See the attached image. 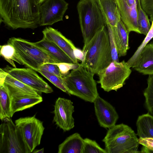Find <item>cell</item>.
<instances>
[{
    "label": "cell",
    "instance_id": "cell-1",
    "mask_svg": "<svg viewBox=\"0 0 153 153\" xmlns=\"http://www.w3.org/2000/svg\"><path fill=\"white\" fill-rule=\"evenodd\" d=\"M40 5L35 0H0L1 20L13 29L39 26Z\"/></svg>",
    "mask_w": 153,
    "mask_h": 153
},
{
    "label": "cell",
    "instance_id": "cell-2",
    "mask_svg": "<svg viewBox=\"0 0 153 153\" xmlns=\"http://www.w3.org/2000/svg\"><path fill=\"white\" fill-rule=\"evenodd\" d=\"M85 54L83 65L97 74L107 67L112 61L108 30L103 27L90 41L83 47Z\"/></svg>",
    "mask_w": 153,
    "mask_h": 153
},
{
    "label": "cell",
    "instance_id": "cell-3",
    "mask_svg": "<svg viewBox=\"0 0 153 153\" xmlns=\"http://www.w3.org/2000/svg\"><path fill=\"white\" fill-rule=\"evenodd\" d=\"M94 74L80 63L62 79L67 92L85 101L94 103L98 96Z\"/></svg>",
    "mask_w": 153,
    "mask_h": 153
},
{
    "label": "cell",
    "instance_id": "cell-4",
    "mask_svg": "<svg viewBox=\"0 0 153 153\" xmlns=\"http://www.w3.org/2000/svg\"><path fill=\"white\" fill-rule=\"evenodd\" d=\"M77 8L84 46L106 26V22L97 0H80Z\"/></svg>",
    "mask_w": 153,
    "mask_h": 153
},
{
    "label": "cell",
    "instance_id": "cell-5",
    "mask_svg": "<svg viewBox=\"0 0 153 153\" xmlns=\"http://www.w3.org/2000/svg\"><path fill=\"white\" fill-rule=\"evenodd\" d=\"M107 153H137L140 144L137 134L128 125L121 123L109 128L102 140Z\"/></svg>",
    "mask_w": 153,
    "mask_h": 153
},
{
    "label": "cell",
    "instance_id": "cell-6",
    "mask_svg": "<svg viewBox=\"0 0 153 153\" xmlns=\"http://www.w3.org/2000/svg\"><path fill=\"white\" fill-rule=\"evenodd\" d=\"M7 43L14 47L25 65L35 71H38L41 66L46 63H58L45 51L26 40L12 37Z\"/></svg>",
    "mask_w": 153,
    "mask_h": 153
},
{
    "label": "cell",
    "instance_id": "cell-7",
    "mask_svg": "<svg viewBox=\"0 0 153 153\" xmlns=\"http://www.w3.org/2000/svg\"><path fill=\"white\" fill-rule=\"evenodd\" d=\"M0 125V153H30L20 130L11 118Z\"/></svg>",
    "mask_w": 153,
    "mask_h": 153
},
{
    "label": "cell",
    "instance_id": "cell-8",
    "mask_svg": "<svg viewBox=\"0 0 153 153\" xmlns=\"http://www.w3.org/2000/svg\"><path fill=\"white\" fill-rule=\"evenodd\" d=\"M130 68L124 60L112 61L106 68L99 71L98 83L105 91H117L122 87L131 72Z\"/></svg>",
    "mask_w": 153,
    "mask_h": 153
},
{
    "label": "cell",
    "instance_id": "cell-9",
    "mask_svg": "<svg viewBox=\"0 0 153 153\" xmlns=\"http://www.w3.org/2000/svg\"><path fill=\"white\" fill-rule=\"evenodd\" d=\"M15 123L20 130L30 153H32L41 143L45 128L43 123L36 117H20Z\"/></svg>",
    "mask_w": 153,
    "mask_h": 153
},
{
    "label": "cell",
    "instance_id": "cell-10",
    "mask_svg": "<svg viewBox=\"0 0 153 153\" xmlns=\"http://www.w3.org/2000/svg\"><path fill=\"white\" fill-rule=\"evenodd\" d=\"M3 69L13 78L38 92L49 94L53 92L51 87L30 68H17L7 65Z\"/></svg>",
    "mask_w": 153,
    "mask_h": 153
},
{
    "label": "cell",
    "instance_id": "cell-11",
    "mask_svg": "<svg viewBox=\"0 0 153 153\" xmlns=\"http://www.w3.org/2000/svg\"><path fill=\"white\" fill-rule=\"evenodd\" d=\"M68 6L65 0H45L40 5L39 26L51 25L63 21Z\"/></svg>",
    "mask_w": 153,
    "mask_h": 153
},
{
    "label": "cell",
    "instance_id": "cell-12",
    "mask_svg": "<svg viewBox=\"0 0 153 153\" xmlns=\"http://www.w3.org/2000/svg\"><path fill=\"white\" fill-rule=\"evenodd\" d=\"M54 107L53 121L57 126L65 132L73 128L74 127V120L73 116L74 106L71 100L59 97Z\"/></svg>",
    "mask_w": 153,
    "mask_h": 153
},
{
    "label": "cell",
    "instance_id": "cell-13",
    "mask_svg": "<svg viewBox=\"0 0 153 153\" xmlns=\"http://www.w3.org/2000/svg\"><path fill=\"white\" fill-rule=\"evenodd\" d=\"M94 103L95 115L100 125L108 128L115 125L119 116L115 108L99 96Z\"/></svg>",
    "mask_w": 153,
    "mask_h": 153
},
{
    "label": "cell",
    "instance_id": "cell-14",
    "mask_svg": "<svg viewBox=\"0 0 153 153\" xmlns=\"http://www.w3.org/2000/svg\"><path fill=\"white\" fill-rule=\"evenodd\" d=\"M117 3L121 19L128 31L140 34L137 23L138 0H114Z\"/></svg>",
    "mask_w": 153,
    "mask_h": 153
},
{
    "label": "cell",
    "instance_id": "cell-15",
    "mask_svg": "<svg viewBox=\"0 0 153 153\" xmlns=\"http://www.w3.org/2000/svg\"><path fill=\"white\" fill-rule=\"evenodd\" d=\"M43 37L56 44L71 58L74 63L79 64V60L75 56L74 51L76 47L72 42L67 38L58 30L47 27L42 31Z\"/></svg>",
    "mask_w": 153,
    "mask_h": 153
},
{
    "label": "cell",
    "instance_id": "cell-16",
    "mask_svg": "<svg viewBox=\"0 0 153 153\" xmlns=\"http://www.w3.org/2000/svg\"><path fill=\"white\" fill-rule=\"evenodd\" d=\"M1 85L6 88L11 98L25 95H39L38 92L33 88L13 78L7 73L5 79L0 80V85Z\"/></svg>",
    "mask_w": 153,
    "mask_h": 153
},
{
    "label": "cell",
    "instance_id": "cell-17",
    "mask_svg": "<svg viewBox=\"0 0 153 153\" xmlns=\"http://www.w3.org/2000/svg\"><path fill=\"white\" fill-rule=\"evenodd\" d=\"M106 24L116 27L121 20L118 5L114 0H97Z\"/></svg>",
    "mask_w": 153,
    "mask_h": 153
},
{
    "label": "cell",
    "instance_id": "cell-18",
    "mask_svg": "<svg viewBox=\"0 0 153 153\" xmlns=\"http://www.w3.org/2000/svg\"><path fill=\"white\" fill-rule=\"evenodd\" d=\"M32 43L43 50L58 63L66 62L74 63V62L60 48L52 41L44 38L41 40Z\"/></svg>",
    "mask_w": 153,
    "mask_h": 153
},
{
    "label": "cell",
    "instance_id": "cell-19",
    "mask_svg": "<svg viewBox=\"0 0 153 153\" xmlns=\"http://www.w3.org/2000/svg\"><path fill=\"white\" fill-rule=\"evenodd\" d=\"M113 28L118 56H125L129 48V35L130 32L121 19Z\"/></svg>",
    "mask_w": 153,
    "mask_h": 153
},
{
    "label": "cell",
    "instance_id": "cell-20",
    "mask_svg": "<svg viewBox=\"0 0 153 153\" xmlns=\"http://www.w3.org/2000/svg\"><path fill=\"white\" fill-rule=\"evenodd\" d=\"M144 75L153 74V43H148L140 54L137 65L133 68Z\"/></svg>",
    "mask_w": 153,
    "mask_h": 153
},
{
    "label": "cell",
    "instance_id": "cell-21",
    "mask_svg": "<svg viewBox=\"0 0 153 153\" xmlns=\"http://www.w3.org/2000/svg\"><path fill=\"white\" fill-rule=\"evenodd\" d=\"M43 101L39 95L37 96L25 95L11 98V109L12 116L16 112L30 108Z\"/></svg>",
    "mask_w": 153,
    "mask_h": 153
},
{
    "label": "cell",
    "instance_id": "cell-22",
    "mask_svg": "<svg viewBox=\"0 0 153 153\" xmlns=\"http://www.w3.org/2000/svg\"><path fill=\"white\" fill-rule=\"evenodd\" d=\"M83 139L78 133L68 137L58 146V153H82Z\"/></svg>",
    "mask_w": 153,
    "mask_h": 153
},
{
    "label": "cell",
    "instance_id": "cell-23",
    "mask_svg": "<svg viewBox=\"0 0 153 153\" xmlns=\"http://www.w3.org/2000/svg\"><path fill=\"white\" fill-rule=\"evenodd\" d=\"M136 124L139 137L153 138V115L148 112L139 116Z\"/></svg>",
    "mask_w": 153,
    "mask_h": 153
},
{
    "label": "cell",
    "instance_id": "cell-24",
    "mask_svg": "<svg viewBox=\"0 0 153 153\" xmlns=\"http://www.w3.org/2000/svg\"><path fill=\"white\" fill-rule=\"evenodd\" d=\"M12 117L11 98L6 88L3 85H0V119L2 121Z\"/></svg>",
    "mask_w": 153,
    "mask_h": 153
},
{
    "label": "cell",
    "instance_id": "cell-25",
    "mask_svg": "<svg viewBox=\"0 0 153 153\" xmlns=\"http://www.w3.org/2000/svg\"><path fill=\"white\" fill-rule=\"evenodd\" d=\"M0 47V55L14 68H16L14 62L21 65H25L23 60L11 45L7 43L1 45Z\"/></svg>",
    "mask_w": 153,
    "mask_h": 153
},
{
    "label": "cell",
    "instance_id": "cell-26",
    "mask_svg": "<svg viewBox=\"0 0 153 153\" xmlns=\"http://www.w3.org/2000/svg\"><path fill=\"white\" fill-rule=\"evenodd\" d=\"M152 23L151 28L144 39L133 55L126 62L130 68H133L137 65L141 52L145 46L153 38V20Z\"/></svg>",
    "mask_w": 153,
    "mask_h": 153
},
{
    "label": "cell",
    "instance_id": "cell-27",
    "mask_svg": "<svg viewBox=\"0 0 153 153\" xmlns=\"http://www.w3.org/2000/svg\"><path fill=\"white\" fill-rule=\"evenodd\" d=\"M137 6V23L138 29L140 34L146 36L149 31L151 25L148 15L141 6L140 0H138Z\"/></svg>",
    "mask_w": 153,
    "mask_h": 153
},
{
    "label": "cell",
    "instance_id": "cell-28",
    "mask_svg": "<svg viewBox=\"0 0 153 153\" xmlns=\"http://www.w3.org/2000/svg\"><path fill=\"white\" fill-rule=\"evenodd\" d=\"M147 83V86L143 92L145 105L148 112L153 115V74L149 75Z\"/></svg>",
    "mask_w": 153,
    "mask_h": 153
},
{
    "label": "cell",
    "instance_id": "cell-29",
    "mask_svg": "<svg viewBox=\"0 0 153 153\" xmlns=\"http://www.w3.org/2000/svg\"><path fill=\"white\" fill-rule=\"evenodd\" d=\"M82 153H107L95 140L86 138L83 139Z\"/></svg>",
    "mask_w": 153,
    "mask_h": 153
},
{
    "label": "cell",
    "instance_id": "cell-30",
    "mask_svg": "<svg viewBox=\"0 0 153 153\" xmlns=\"http://www.w3.org/2000/svg\"><path fill=\"white\" fill-rule=\"evenodd\" d=\"M108 31L112 60L119 62V56L113 27L106 24Z\"/></svg>",
    "mask_w": 153,
    "mask_h": 153
},
{
    "label": "cell",
    "instance_id": "cell-31",
    "mask_svg": "<svg viewBox=\"0 0 153 153\" xmlns=\"http://www.w3.org/2000/svg\"><path fill=\"white\" fill-rule=\"evenodd\" d=\"M38 72L45 77L56 87L63 91L67 93V90L63 83L62 78H60L53 74L43 71H39Z\"/></svg>",
    "mask_w": 153,
    "mask_h": 153
},
{
    "label": "cell",
    "instance_id": "cell-32",
    "mask_svg": "<svg viewBox=\"0 0 153 153\" xmlns=\"http://www.w3.org/2000/svg\"><path fill=\"white\" fill-rule=\"evenodd\" d=\"M138 140L139 144L143 146L141 153H153V138L139 137Z\"/></svg>",
    "mask_w": 153,
    "mask_h": 153
},
{
    "label": "cell",
    "instance_id": "cell-33",
    "mask_svg": "<svg viewBox=\"0 0 153 153\" xmlns=\"http://www.w3.org/2000/svg\"><path fill=\"white\" fill-rule=\"evenodd\" d=\"M53 64L56 65L58 67L62 77L70 73L69 72L70 70L77 68L80 65V64H76L66 62Z\"/></svg>",
    "mask_w": 153,
    "mask_h": 153
},
{
    "label": "cell",
    "instance_id": "cell-34",
    "mask_svg": "<svg viewBox=\"0 0 153 153\" xmlns=\"http://www.w3.org/2000/svg\"><path fill=\"white\" fill-rule=\"evenodd\" d=\"M43 71L53 74L61 79L63 77L58 67L53 63L44 64L40 67L38 71Z\"/></svg>",
    "mask_w": 153,
    "mask_h": 153
},
{
    "label": "cell",
    "instance_id": "cell-35",
    "mask_svg": "<svg viewBox=\"0 0 153 153\" xmlns=\"http://www.w3.org/2000/svg\"><path fill=\"white\" fill-rule=\"evenodd\" d=\"M141 6L149 16L151 22L153 20V0H140ZM153 43V42H152Z\"/></svg>",
    "mask_w": 153,
    "mask_h": 153
},
{
    "label": "cell",
    "instance_id": "cell-36",
    "mask_svg": "<svg viewBox=\"0 0 153 153\" xmlns=\"http://www.w3.org/2000/svg\"><path fill=\"white\" fill-rule=\"evenodd\" d=\"M74 53L75 57L79 60L81 61V63L84 62L85 54L79 48H76L74 51Z\"/></svg>",
    "mask_w": 153,
    "mask_h": 153
},
{
    "label": "cell",
    "instance_id": "cell-37",
    "mask_svg": "<svg viewBox=\"0 0 153 153\" xmlns=\"http://www.w3.org/2000/svg\"><path fill=\"white\" fill-rule=\"evenodd\" d=\"M44 152V149L42 148L40 149L34 150L32 153H43Z\"/></svg>",
    "mask_w": 153,
    "mask_h": 153
},
{
    "label": "cell",
    "instance_id": "cell-38",
    "mask_svg": "<svg viewBox=\"0 0 153 153\" xmlns=\"http://www.w3.org/2000/svg\"><path fill=\"white\" fill-rule=\"evenodd\" d=\"M45 0H35L37 3L39 5H40Z\"/></svg>",
    "mask_w": 153,
    "mask_h": 153
}]
</instances>
